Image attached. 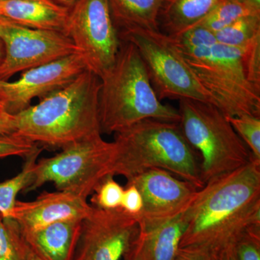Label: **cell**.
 Listing matches in <instances>:
<instances>
[{"label": "cell", "instance_id": "obj_1", "mask_svg": "<svg viewBox=\"0 0 260 260\" xmlns=\"http://www.w3.org/2000/svg\"><path fill=\"white\" fill-rule=\"evenodd\" d=\"M179 248L217 251L232 245L247 228L260 225V160L208 181L186 210Z\"/></svg>", "mask_w": 260, "mask_h": 260}, {"label": "cell", "instance_id": "obj_2", "mask_svg": "<svg viewBox=\"0 0 260 260\" xmlns=\"http://www.w3.org/2000/svg\"><path fill=\"white\" fill-rule=\"evenodd\" d=\"M101 80L88 69L71 83L15 114L13 134L36 144L63 148L102 136Z\"/></svg>", "mask_w": 260, "mask_h": 260}, {"label": "cell", "instance_id": "obj_3", "mask_svg": "<svg viewBox=\"0 0 260 260\" xmlns=\"http://www.w3.org/2000/svg\"><path fill=\"white\" fill-rule=\"evenodd\" d=\"M109 174L126 180L153 169H164L201 189L198 152L179 122L145 119L116 133Z\"/></svg>", "mask_w": 260, "mask_h": 260}, {"label": "cell", "instance_id": "obj_4", "mask_svg": "<svg viewBox=\"0 0 260 260\" xmlns=\"http://www.w3.org/2000/svg\"><path fill=\"white\" fill-rule=\"evenodd\" d=\"M100 80L102 133L116 134L145 119L180 121L178 109L159 100L139 51L131 42L121 40L114 64Z\"/></svg>", "mask_w": 260, "mask_h": 260}, {"label": "cell", "instance_id": "obj_5", "mask_svg": "<svg viewBox=\"0 0 260 260\" xmlns=\"http://www.w3.org/2000/svg\"><path fill=\"white\" fill-rule=\"evenodd\" d=\"M170 39L224 115L260 116V88L249 80L246 44L229 47L217 42L215 35L196 46Z\"/></svg>", "mask_w": 260, "mask_h": 260}, {"label": "cell", "instance_id": "obj_6", "mask_svg": "<svg viewBox=\"0 0 260 260\" xmlns=\"http://www.w3.org/2000/svg\"><path fill=\"white\" fill-rule=\"evenodd\" d=\"M181 131L201 156L204 184L244 167L254 158L226 116L216 106L194 99H179Z\"/></svg>", "mask_w": 260, "mask_h": 260}, {"label": "cell", "instance_id": "obj_7", "mask_svg": "<svg viewBox=\"0 0 260 260\" xmlns=\"http://www.w3.org/2000/svg\"><path fill=\"white\" fill-rule=\"evenodd\" d=\"M113 142L102 136L61 148L60 153L36 162L31 183L25 191L51 182L59 191L88 198L109 174Z\"/></svg>", "mask_w": 260, "mask_h": 260}, {"label": "cell", "instance_id": "obj_8", "mask_svg": "<svg viewBox=\"0 0 260 260\" xmlns=\"http://www.w3.org/2000/svg\"><path fill=\"white\" fill-rule=\"evenodd\" d=\"M119 37L134 44L139 51L159 100L189 99L215 106L213 98L197 79L167 34L131 28L121 30Z\"/></svg>", "mask_w": 260, "mask_h": 260}, {"label": "cell", "instance_id": "obj_9", "mask_svg": "<svg viewBox=\"0 0 260 260\" xmlns=\"http://www.w3.org/2000/svg\"><path fill=\"white\" fill-rule=\"evenodd\" d=\"M66 35L73 41L87 69L99 78L114 64L121 40L109 0H78L70 9Z\"/></svg>", "mask_w": 260, "mask_h": 260}, {"label": "cell", "instance_id": "obj_10", "mask_svg": "<svg viewBox=\"0 0 260 260\" xmlns=\"http://www.w3.org/2000/svg\"><path fill=\"white\" fill-rule=\"evenodd\" d=\"M0 39L5 49L0 64V80L4 81L20 72L78 52L73 41L63 32L28 28L3 18Z\"/></svg>", "mask_w": 260, "mask_h": 260}, {"label": "cell", "instance_id": "obj_11", "mask_svg": "<svg viewBox=\"0 0 260 260\" xmlns=\"http://www.w3.org/2000/svg\"><path fill=\"white\" fill-rule=\"evenodd\" d=\"M141 193L143 208L135 217L140 232H148L184 213L199 189L164 169H153L127 181Z\"/></svg>", "mask_w": 260, "mask_h": 260}, {"label": "cell", "instance_id": "obj_12", "mask_svg": "<svg viewBox=\"0 0 260 260\" xmlns=\"http://www.w3.org/2000/svg\"><path fill=\"white\" fill-rule=\"evenodd\" d=\"M140 234L135 217L121 208L93 210L82 220L73 260H120Z\"/></svg>", "mask_w": 260, "mask_h": 260}, {"label": "cell", "instance_id": "obj_13", "mask_svg": "<svg viewBox=\"0 0 260 260\" xmlns=\"http://www.w3.org/2000/svg\"><path fill=\"white\" fill-rule=\"evenodd\" d=\"M78 52L23 72L20 79L0 80V100L10 114L15 115L30 107L35 98L42 99L64 88L86 70Z\"/></svg>", "mask_w": 260, "mask_h": 260}, {"label": "cell", "instance_id": "obj_14", "mask_svg": "<svg viewBox=\"0 0 260 260\" xmlns=\"http://www.w3.org/2000/svg\"><path fill=\"white\" fill-rule=\"evenodd\" d=\"M92 210L86 198L80 195L64 191H44L32 201L17 200L8 218L13 219L21 232H31L61 220H83Z\"/></svg>", "mask_w": 260, "mask_h": 260}, {"label": "cell", "instance_id": "obj_15", "mask_svg": "<svg viewBox=\"0 0 260 260\" xmlns=\"http://www.w3.org/2000/svg\"><path fill=\"white\" fill-rule=\"evenodd\" d=\"M70 11L52 0H0V18L28 28L65 35Z\"/></svg>", "mask_w": 260, "mask_h": 260}, {"label": "cell", "instance_id": "obj_16", "mask_svg": "<svg viewBox=\"0 0 260 260\" xmlns=\"http://www.w3.org/2000/svg\"><path fill=\"white\" fill-rule=\"evenodd\" d=\"M82 220H61L31 232L19 230L29 247L42 259L73 260Z\"/></svg>", "mask_w": 260, "mask_h": 260}, {"label": "cell", "instance_id": "obj_17", "mask_svg": "<svg viewBox=\"0 0 260 260\" xmlns=\"http://www.w3.org/2000/svg\"><path fill=\"white\" fill-rule=\"evenodd\" d=\"M187 224L186 211L153 230L140 232L124 260H175Z\"/></svg>", "mask_w": 260, "mask_h": 260}, {"label": "cell", "instance_id": "obj_18", "mask_svg": "<svg viewBox=\"0 0 260 260\" xmlns=\"http://www.w3.org/2000/svg\"><path fill=\"white\" fill-rule=\"evenodd\" d=\"M114 25L121 30H160L158 18L164 0H109Z\"/></svg>", "mask_w": 260, "mask_h": 260}, {"label": "cell", "instance_id": "obj_19", "mask_svg": "<svg viewBox=\"0 0 260 260\" xmlns=\"http://www.w3.org/2000/svg\"><path fill=\"white\" fill-rule=\"evenodd\" d=\"M219 0H164L160 15L172 36L191 28L213 9Z\"/></svg>", "mask_w": 260, "mask_h": 260}, {"label": "cell", "instance_id": "obj_20", "mask_svg": "<svg viewBox=\"0 0 260 260\" xmlns=\"http://www.w3.org/2000/svg\"><path fill=\"white\" fill-rule=\"evenodd\" d=\"M251 15H260V10L240 0H219L208 14L193 27H201L215 32L229 26L239 19Z\"/></svg>", "mask_w": 260, "mask_h": 260}, {"label": "cell", "instance_id": "obj_21", "mask_svg": "<svg viewBox=\"0 0 260 260\" xmlns=\"http://www.w3.org/2000/svg\"><path fill=\"white\" fill-rule=\"evenodd\" d=\"M42 149L25 157L21 172L14 177L0 183V215L3 218H9L10 214L16 203V197L21 191L26 190L31 183L32 172L37 158Z\"/></svg>", "mask_w": 260, "mask_h": 260}, {"label": "cell", "instance_id": "obj_22", "mask_svg": "<svg viewBox=\"0 0 260 260\" xmlns=\"http://www.w3.org/2000/svg\"><path fill=\"white\" fill-rule=\"evenodd\" d=\"M217 42L232 47H242L260 36V15L239 19L229 26L213 32Z\"/></svg>", "mask_w": 260, "mask_h": 260}, {"label": "cell", "instance_id": "obj_23", "mask_svg": "<svg viewBox=\"0 0 260 260\" xmlns=\"http://www.w3.org/2000/svg\"><path fill=\"white\" fill-rule=\"evenodd\" d=\"M27 249L17 223L0 215V260H28Z\"/></svg>", "mask_w": 260, "mask_h": 260}, {"label": "cell", "instance_id": "obj_24", "mask_svg": "<svg viewBox=\"0 0 260 260\" xmlns=\"http://www.w3.org/2000/svg\"><path fill=\"white\" fill-rule=\"evenodd\" d=\"M227 119L253 156L260 160V116L244 114Z\"/></svg>", "mask_w": 260, "mask_h": 260}, {"label": "cell", "instance_id": "obj_25", "mask_svg": "<svg viewBox=\"0 0 260 260\" xmlns=\"http://www.w3.org/2000/svg\"><path fill=\"white\" fill-rule=\"evenodd\" d=\"M92 201L94 207L104 210L120 208L124 188L116 182L113 176H108L95 190Z\"/></svg>", "mask_w": 260, "mask_h": 260}, {"label": "cell", "instance_id": "obj_26", "mask_svg": "<svg viewBox=\"0 0 260 260\" xmlns=\"http://www.w3.org/2000/svg\"><path fill=\"white\" fill-rule=\"evenodd\" d=\"M237 260H260V225L247 228L234 244Z\"/></svg>", "mask_w": 260, "mask_h": 260}, {"label": "cell", "instance_id": "obj_27", "mask_svg": "<svg viewBox=\"0 0 260 260\" xmlns=\"http://www.w3.org/2000/svg\"><path fill=\"white\" fill-rule=\"evenodd\" d=\"M39 148L38 144L15 134L0 135V158L25 157Z\"/></svg>", "mask_w": 260, "mask_h": 260}, {"label": "cell", "instance_id": "obj_28", "mask_svg": "<svg viewBox=\"0 0 260 260\" xmlns=\"http://www.w3.org/2000/svg\"><path fill=\"white\" fill-rule=\"evenodd\" d=\"M143 208V200L138 188L131 184H126L124 188L120 208L123 211L136 217Z\"/></svg>", "mask_w": 260, "mask_h": 260}, {"label": "cell", "instance_id": "obj_29", "mask_svg": "<svg viewBox=\"0 0 260 260\" xmlns=\"http://www.w3.org/2000/svg\"><path fill=\"white\" fill-rule=\"evenodd\" d=\"M175 260H217L215 251L201 246L179 248Z\"/></svg>", "mask_w": 260, "mask_h": 260}, {"label": "cell", "instance_id": "obj_30", "mask_svg": "<svg viewBox=\"0 0 260 260\" xmlns=\"http://www.w3.org/2000/svg\"><path fill=\"white\" fill-rule=\"evenodd\" d=\"M15 132V116L0 106V135L13 134Z\"/></svg>", "mask_w": 260, "mask_h": 260}, {"label": "cell", "instance_id": "obj_31", "mask_svg": "<svg viewBox=\"0 0 260 260\" xmlns=\"http://www.w3.org/2000/svg\"><path fill=\"white\" fill-rule=\"evenodd\" d=\"M217 260H237L234 244L215 251Z\"/></svg>", "mask_w": 260, "mask_h": 260}, {"label": "cell", "instance_id": "obj_32", "mask_svg": "<svg viewBox=\"0 0 260 260\" xmlns=\"http://www.w3.org/2000/svg\"><path fill=\"white\" fill-rule=\"evenodd\" d=\"M52 1L55 2L56 3L61 5V6L71 9L78 3V0H52Z\"/></svg>", "mask_w": 260, "mask_h": 260}, {"label": "cell", "instance_id": "obj_33", "mask_svg": "<svg viewBox=\"0 0 260 260\" xmlns=\"http://www.w3.org/2000/svg\"><path fill=\"white\" fill-rule=\"evenodd\" d=\"M242 3L260 10V0H240Z\"/></svg>", "mask_w": 260, "mask_h": 260}, {"label": "cell", "instance_id": "obj_34", "mask_svg": "<svg viewBox=\"0 0 260 260\" xmlns=\"http://www.w3.org/2000/svg\"><path fill=\"white\" fill-rule=\"evenodd\" d=\"M27 245H28V244H27ZM27 256H28V260H44L42 259V258L39 257L34 251H32V249L29 247L28 245V249H27Z\"/></svg>", "mask_w": 260, "mask_h": 260}, {"label": "cell", "instance_id": "obj_35", "mask_svg": "<svg viewBox=\"0 0 260 260\" xmlns=\"http://www.w3.org/2000/svg\"><path fill=\"white\" fill-rule=\"evenodd\" d=\"M5 55V46L3 42H2L1 39H0V64L3 62V59H4Z\"/></svg>", "mask_w": 260, "mask_h": 260}, {"label": "cell", "instance_id": "obj_36", "mask_svg": "<svg viewBox=\"0 0 260 260\" xmlns=\"http://www.w3.org/2000/svg\"><path fill=\"white\" fill-rule=\"evenodd\" d=\"M0 106H1V107H3V104H2L1 100H0Z\"/></svg>", "mask_w": 260, "mask_h": 260}]
</instances>
